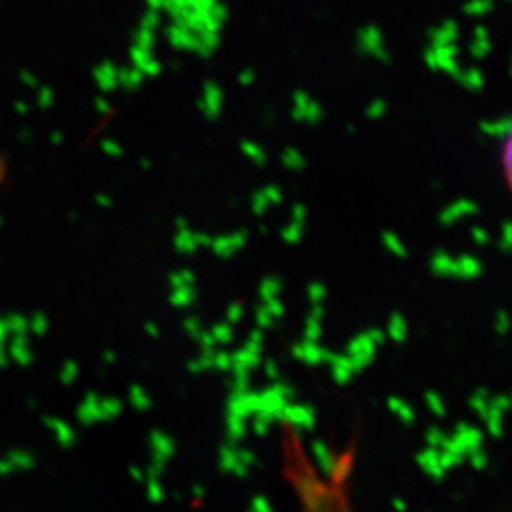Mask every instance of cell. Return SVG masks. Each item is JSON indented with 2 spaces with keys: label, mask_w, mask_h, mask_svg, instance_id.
Listing matches in <instances>:
<instances>
[{
  "label": "cell",
  "mask_w": 512,
  "mask_h": 512,
  "mask_svg": "<svg viewBox=\"0 0 512 512\" xmlns=\"http://www.w3.org/2000/svg\"><path fill=\"white\" fill-rule=\"evenodd\" d=\"M501 173L512 196V124L501 145Z\"/></svg>",
  "instance_id": "cell-1"
}]
</instances>
